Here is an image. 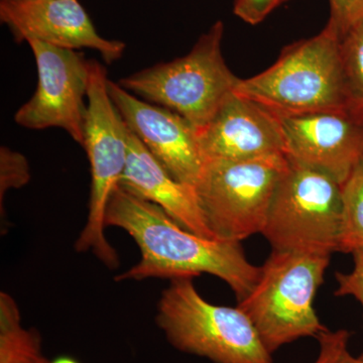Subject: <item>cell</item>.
I'll return each instance as SVG.
<instances>
[{"instance_id":"cell-1","label":"cell","mask_w":363,"mask_h":363,"mask_svg":"<svg viewBox=\"0 0 363 363\" xmlns=\"http://www.w3.org/2000/svg\"><path fill=\"white\" fill-rule=\"evenodd\" d=\"M105 225L126 231L140 247V262L116 281L181 279L211 274L225 281L238 303L257 285L260 267L252 264L240 242L211 240L191 233L161 207L121 185L112 190Z\"/></svg>"},{"instance_id":"cell-2","label":"cell","mask_w":363,"mask_h":363,"mask_svg":"<svg viewBox=\"0 0 363 363\" xmlns=\"http://www.w3.org/2000/svg\"><path fill=\"white\" fill-rule=\"evenodd\" d=\"M234 91L279 118L346 111L340 39L326 26L315 37L286 45L274 65L240 79Z\"/></svg>"},{"instance_id":"cell-3","label":"cell","mask_w":363,"mask_h":363,"mask_svg":"<svg viewBox=\"0 0 363 363\" xmlns=\"http://www.w3.org/2000/svg\"><path fill=\"white\" fill-rule=\"evenodd\" d=\"M331 255L272 250L257 285L238 307L274 354L286 344L326 330L314 308Z\"/></svg>"},{"instance_id":"cell-4","label":"cell","mask_w":363,"mask_h":363,"mask_svg":"<svg viewBox=\"0 0 363 363\" xmlns=\"http://www.w3.org/2000/svg\"><path fill=\"white\" fill-rule=\"evenodd\" d=\"M171 281L160 298L156 320L176 350L213 363H274L238 306L211 304L196 290L193 279Z\"/></svg>"},{"instance_id":"cell-5","label":"cell","mask_w":363,"mask_h":363,"mask_svg":"<svg viewBox=\"0 0 363 363\" xmlns=\"http://www.w3.org/2000/svg\"><path fill=\"white\" fill-rule=\"evenodd\" d=\"M223 23L217 21L186 56L131 74L119 85L145 101L180 114L199 130L240 80L223 58Z\"/></svg>"},{"instance_id":"cell-6","label":"cell","mask_w":363,"mask_h":363,"mask_svg":"<svg viewBox=\"0 0 363 363\" xmlns=\"http://www.w3.org/2000/svg\"><path fill=\"white\" fill-rule=\"evenodd\" d=\"M108 81L104 67L95 60L90 61L82 143L91 168L89 213L75 250L94 253L105 266L113 269L118 267L119 259L105 238V213L112 190L125 169L130 130L109 95Z\"/></svg>"},{"instance_id":"cell-7","label":"cell","mask_w":363,"mask_h":363,"mask_svg":"<svg viewBox=\"0 0 363 363\" xmlns=\"http://www.w3.org/2000/svg\"><path fill=\"white\" fill-rule=\"evenodd\" d=\"M341 184L289 161L272 197L262 235L276 252H339Z\"/></svg>"},{"instance_id":"cell-8","label":"cell","mask_w":363,"mask_h":363,"mask_svg":"<svg viewBox=\"0 0 363 363\" xmlns=\"http://www.w3.org/2000/svg\"><path fill=\"white\" fill-rule=\"evenodd\" d=\"M286 166L285 155L205 162L196 195L205 223L216 240L241 242L262 234Z\"/></svg>"},{"instance_id":"cell-9","label":"cell","mask_w":363,"mask_h":363,"mask_svg":"<svg viewBox=\"0 0 363 363\" xmlns=\"http://www.w3.org/2000/svg\"><path fill=\"white\" fill-rule=\"evenodd\" d=\"M38 69L35 94L14 121L28 130L62 128L82 145L90 81V61L74 50L28 40Z\"/></svg>"},{"instance_id":"cell-10","label":"cell","mask_w":363,"mask_h":363,"mask_svg":"<svg viewBox=\"0 0 363 363\" xmlns=\"http://www.w3.org/2000/svg\"><path fill=\"white\" fill-rule=\"evenodd\" d=\"M112 101L124 123L169 175L195 187L204 168L197 128L180 114L150 104L108 81Z\"/></svg>"},{"instance_id":"cell-11","label":"cell","mask_w":363,"mask_h":363,"mask_svg":"<svg viewBox=\"0 0 363 363\" xmlns=\"http://www.w3.org/2000/svg\"><path fill=\"white\" fill-rule=\"evenodd\" d=\"M289 161L321 172L341 185L363 162V124L346 111L281 117Z\"/></svg>"},{"instance_id":"cell-12","label":"cell","mask_w":363,"mask_h":363,"mask_svg":"<svg viewBox=\"0 0 363 363\" xmlns=\"http://www.w3.org/2000/svg\"><path fill=\"white\" fill-rule=\"evenodd\" d=\"M0 18L20 42L35 40L63 49L94 50L106 63L123 56L125 45L97 33L78 0H1Z\"/></svg>"},{"instance_id":"cell-13","label":"cell","mask_w":363,"mask_h":363,"mask_svg":"<svg viewBox=\"0 0 363 363\" xmlns=\"http://www.w3.org/2000/svg\"><path fill=\"white\" fill-rule=\"evenodd\" d=\"M197 133L205 162L285 155L279 117L235 91Z\"/></svg>"},{"instance_id":"cell-14","label":"cell","mask_w":363,"mask_h":363,"mask_svg":"<svg viewBox=\"0 0 363 363\" xmlns=\"http://www.w3.org/2000/svg\"><path fill=\"white\" fill-rule=\"evenodd\" d=\"M118 185L161 207L191 233L216 240L203 218L195 187L169 175L130 130L128 161Z\"/></svg>"},{"instance_id":"cell-15","label":"cell","mask_w":363,"mask_h":363,"mask_svg":"<svg viewBox=\"0 0 363 363\" xmlns=\"http://www.w3.org/2000/svg\"><path fill=\"white\" fill-rule=\"evenodd\" d=\"M0 363H51L43 355L39 333L21 324L18 306L0 294Z\"/></svg>"},{"instance_id":"cell-16","label":"cell","mask_w":363,"mask_h":363,"mask_svg":"<svg viewBox=\"0 0 363 363\" xmlns=\"http://www.w3.org/2000/svg\"><path fill=\"white\" fill-rule=\"evenodd\" d=\"M342 224L339 252L363 253V162L342 185Z\"/></svg>"},{"instance_id":"cell-17","label":"cell","mask_w":363,"mask_h":363,"mask_svg":"<svg viewBox=\"0 0 363 363\" xmlns=\"http://www.w3.org/2000/svg\"><path fill=\"white\" fill-rule=\"evenodd\" d=\"M346 112L363 124V23L340 39Z\"/></svg>"},{"instance_id":"cell-18","label":"cell","mask_w":363,"mask_h":363,"mask_svg":"<svg viewBox=\"0 0 363 363\" xmlns=\"http://www.w3.org/2000/svg\"><path fill=\"white\" fill-rule=\"evenodd\" d=\"M319 353L313 363H363V354L354 357L348 350L350 333L347 330L329 329L317 336Z\"/></svg>"},{"instance_id":"cell-19","label":"cell","mask_w":363,"mask_h":363,"mask_svg":"<svg viewBox=\"0 0 363 363\" xmlns=\"http://www.w3.org/2000/svg\"><path fill=\"white\" fill-rule=\"evenodd\" d=\"M30 164L25 156L6 147L0 150V200L9 189L23 187L30 181Z\"/></svg>"},{"instance_id":"cell-20","label":"cell","mask_w":363,"mask_h":363,"mask_svg":"<svg viewBox=\"0 0 363 363\" xmlns=\"http://www.w3.org/2000/svg\"><path fill=\"white\" fill-rule=\"evenodd\" d=\"M330 18L327 26L339 39L363 23V0H329Z\"/></svg>"},{"instance_id":"cell-21","label":"cell","mask_w":363,"mask_h":363,"mask_svg":"<svg viewBox=\"0 0 363 363\" xmlns=\"http://www.w3.org/2000/svg\"><path fill=\"white\" fill-rule=\"evenodd\" d=\"M288 0H235L233 11L248 25H259Z\"/></svg>"},{"instance_id":"cell-22","label":"cell","mask_w":363,"mask_h":363,"mask_svg":"<svg viewBox=\"0 0 363 363\" xmlns=\"http://www.w3.org/2000/svg\"><path fill=\"white\" fill-rule=\"evenodd\" d=\"M352 271L350 272H336L335 279L338 283L335 296H352L357 298L363 308V253L353 255Z\"/></svg>"},{"instance_id":"cell-23","label":"cell","mask_w":363,"mask_h":363,"mask_svg":"<svg viewBox=\"0 0 363 363\" xmlns=\"http://www.w3.org/2000/svg\"><path fill=\"white\" fill-rule=\"evenodd\" d=\"M51 363H79L75 358L70 357H59L52 360Z\"/></svg>"}]
</instances>
